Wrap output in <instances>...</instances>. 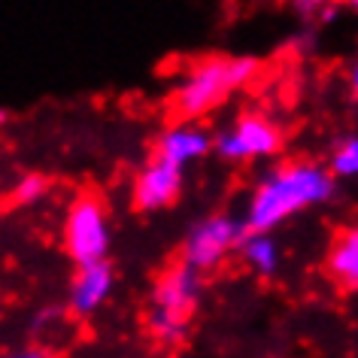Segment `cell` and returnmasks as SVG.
Returning <instances> with one entry per match:
<instances>
[{
    "label": "cell",
    "mask_w": 358,
    "mask_h": 358,
    "mask_svg": "<svg viewBox=\"0 0 358 358\" xmlns=\"http://www.w3.org/2000/svg\"><path fill=\"white\" fill-rule=\"evenodd\" d=\"M331 192H334L331 170L313 161H289L262 176L249 198L243 222L252 234H271L276 225L298 216L301 210L328 201Z\"/></svg>",
    "instance_id": "cell-1"
},
{
    "label": "cell",
    "mask_w": 358,
    "mask_h": 358,
    "mask_svg": "<svg viewBox=\"0 0 358 358\" xmlns=\"http://www.w3.org/2000/svg\"><path fill=\"white\" fill-rule=\"evenodd\" d=\"M255 73H258L255 58H203L176 85L173 92L176 113L182 119H194V115L210 113L231 92L243 88Z\"/></svg>",
    "instance_id": "cell-2"
},
{
    "label": "cell",
    "mask_w": 358,
    "mask_h": 358,
    "mask_svg": "<svg viewBox=\"0 0 358 358\" xmlns=\"http://www.w3.org/2000/svg\"><path fill=\"white\" fill-rule=\"evenodd\" d=\"M64 249L76 267L101 264L110 252V216L97 194H83L73 201L64 219Z\"/></svg>",
    "instance_id": "cell-3"
},
{
    "label": "cell",
    "mask_w": 358,
    "mask_h": 358,
    "mask_svg": "<svg viewBox=\"0 0 358 358\" xmlns=\"http://www.w3.org/2000/svg\"><path fill=\"white\" fill-rule=\"evenodd\" d=\"M249 234L246 222H240L234 216H207L201 222H194L185 234V243H182V262L194 267V271H213L216 264H222L231 249H240L243 237Z\"/></svg>",
    "instance_id": "cell-4"
},
{
    "label": "cell",
    "mask_w": 358,
    "mask_h": 358,
    "mask_svg": "<svg viewBox=\"0 0 358 358\" xmlns=\"http://www.w3.org/2000/svg\"><path fill=\"white\" fill-rule=\"evenodd\" d=\"M282 146V131L264 115H240V119L216 137V152L225 161L271 158Z\"/></svg>",
    "instance_id": "cell-5"
},
{
    "label": "cell",
    "mask_w": 358,
    "mask_h": 358,
    "mask_svg": "<svg viewBox=\"0 0 358 358\" xmlns=\"http://www.w3.org/2000/svg\"><path fill=\"white\" fill-rule=\"evenodd\" d=\"M201 289H203L201 271H194V267H189L185 262H176L155 280V289H152V307L164 310V313L182 319V322H189V316L198 310Z\"/></svg>",
    "instance_id": "cell-6"
},
{
    "label": "cell",
    "mask_w": 358,
    "mask_h": 358,
    "mask_svg": "<svg viewBox=\"0 0 358 358\" xmlns=\"http://www.w3.org/2000/svg\"><path fill=\"white\" fill-rule=\"evenodd\" d=\"M182 192V167H173L161 158H152L134 179V203L137 210H164Z\"/></svg>",
    "instance_id": "cell-7"
},
{
    "label": "cell",
    "mask_w": 358,
    "mask_h": 358,
    "mask_svg": "<svg viewBox=\"0 0 358 358\" xmlns=\"http://www.w3.org/2000/svg\"><path fill=\"white\" fill-rule=\"evenodd\" d=\"M113 285H115V273L110 262L76 267V276L70 282V310L76 316H92L94 310H101L110 301Z\"/></svg>",
    "instance_id": "cell-8"
},
{
    "label": "cell",
    "mask_w": 358,
    "mask_h": 358,
    "mask_svg": "<svg viewBox=\"0 0 358 358\" xmlns=\"http://www.w3.org/2000/svg\"><path fill=\"white\" fill-rule=\"evenodd\" d=\"M213 146H216L213 137L198 124H173L158 137L155 158L167 161L173 167H185L192 161H201Z\"/></svg>",
    "instance_id": "cell-9"
},
{
    "label": "cell",
    "mask_w": 358,
    "mask_h": 358,
    "mask_svg": "<svg viewBox=\"0 0 358 358\" xmlns=\"http://www.w3.org/2000/svg\"><path fill=\"white\" fill-rule=\"evenodd\" d=\"M328 271L349 289H358V228L343 231L328 252Z\"/></svg>",
    "instance_id": "cell-10"
},
{
    "label": "cell",
    "mask_w": 358,
    "mask_h": 358,
    "mask_svg": "<svg viewBox=\"0 0 358 358\" xmlns=\"http://www.w3.org/2000/svg\"><path fill=\"white\" fill-rule=\"evenodd\" d=\"M240 255L258 276H273L276 267H280V246L271 234H252L249 231L243 243H240Z\"/></svg>",
    "instance_id": "cell-11"
},
{
    "label": "cell",
    "mask_w": 358,
    "mask_h": 358,
    "mask_svg": "<svg viewBox=\"0 0 358 358\" xmlns=\"http://www.w3.org/2000/svg\"><path fill=\"white\" fill-rule=\"evenodd\" d=\"M146 328H149L152 337L161 340V343H173V340L182 337L185 322L176 319V316H170V313H164V310H155V307H152V310L146 313Z\"/></svg>",
    "instance_id": "cell-12"
},
{
    "label": "cell",
    "mask_w": 358,
    "mask_h": 358,
    "mask_svg": "<svg viewBox=\"0 0 358 358\" xmlns=\"http://www.w3.org/2000/svg\"><path fill=\"white\" fill-rule=\"evenodd\" d=\"M331 176H358V137H343L331 152Z\"/></svg>",
    "instance_id": "cell-13"
},
{
    "label": "cell",
    "mask_w": 358,
    "mask_h": 358,
    "mask_svg": "<svg viewBox=\"0 0 358 358\" xmlns=\"http://www.w3.org/2000/svg\"><path fill=\"white\" fill-rule=\"evenodd\" d=\"M49 192V179L43 173H28L22 176V182L15 185V203H22V207H28V203H37L46 198Z\"/></svg>",
    "instance_id": "cell-14"
},
{
    "label": "cell",
    "mask_w": 358,
    "mask_h": 358,
    "mask_svg": "<svg viewBox=\"0 0 358 358\" xmlns=\"http://www.w3.org/2000/svg\"><path fill=\"white\" fill-rule=\"evenodd\" d=\"M3 358H49L43 349H22V352H13V355H3Z\"/></svg>",
    "instance_id": "cell-15"
},
{
    "label": "cell",
    "mask_w": 358,
    "mask_h": 358,
    "mask_svg": "<svg viewBox=\"0 0 358 358\" xmlns=\"http://www.w3.org/2000/svg\"><path fill=\"white\" fill-rule=\"evenodd\" d=\"M352 88H355V94H358V64H355V70H352Z\"/></svg>",
    "instance_id": "cell-16"
},
{
    "label": "cell",
    "mask_w": 358,
    "mask_h": 358,
    "mask_svg": "<svg viewBox=\"0 0 358 358\" xmlns=\"http://www.w3.org/2000/svg\"><path fill=\"white\" fill-rule=\"evenodd\" d=\"M6 122V110H0V124H3Z\"/></svg>",
    "instance_id": "cell-17"
},
{
    "label": "cell",
    "mask_w": 358,
    "mask_h": 358,
    "mask_svg": "<svg viewBox=\"0 0 358 358\" xmlns=\"http://www.w3.org/2000/svg\"><path fill=\"white\" fill-rule=\"evenodd\" d=\"M352 10H358V0H355V3H352Z\"/></svg>",
    "instance_id": "cell-18"
}]
</instances>
